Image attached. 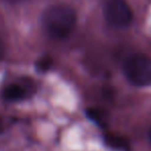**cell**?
Masks as SVG:
<instances>
[{"mask_svg": "<svg viewBox=\"0 0 151 151\" xmlns=\"http://www.w3.org/2000/svg\"><path fill=\"white\" fill-rule=\"evenodd\" d=\"M76 25V14L67 4L48 6L42 14V26L55 39H65L73 32Z\"/></svg>", "mask_w": 151, "mask_h": 151, "instance_id": "1", "label": "cell"}, {"mask_svg": "<svg viewBox=\"0 0 151 151\" xmlns=\"http://www.w3.org/2000/svg\"><path fill=\"white\" fill-rule=\"evenodd\" d=\"M123 72L133 86H148L151 83V59L144 54L133 55L125 61Z\"/></svg>", "mask_w": 151, "mask_h": 151, "instance_id": "2", "label": "cell"}, {"mask_svg": "<svg viewBox=\"0 0 151 151\" xmlns=\"http://www.w3.org/2000/svg\"><path fill=\"white\" fill-rule=\"evenodd\" d=\"M104 16L110 25L115 27H127L133 20V12L125 0H107Z\"/></svg>", "mask_w": 151, "mask_h": 151, "instance_id": "3", "label": "cell"}, {"mask_svg": "<svg viewBox=\"0 0 151 151\" xmlns=\"http://www.w3.org/2000/svg\"><path fill=\"white\" fill-rule=\"evenodd\" d=\"M104 142L110 148L117 151H131V143L125 137L108 133L104 135Z\"/></svg>", "mask_w": 151, "mask_h": 151, "instance_id": "4", "label": "cell"}, {"mask_svg": "<svg viewBox=\"0 0 151 151\" xmlns=\"http://www.w3.org/2000/svg\"><path fill=\"white\" fill-rule=\"evenodd\" d=\"M2 96L7 101H19L26 97V90L20 84L12 83L4 88Z\"/></svg>", "mask_w": 151, "mask_h": 151, "instance_id": "5", "label": "cell"}, {"mask_svg": "<svg viewBox=\"0 0 151 151\" xmlns=\"http://www.w3.org/2000/svg\"><path fill=\"white\" fill-rule=\"evenodd\" d=\"M86 114L91 121H93L99 127H105L107 125L108 115L104 110L99 108H88L86 110Z\"/></svg>", "mask_w": 151, "mask_h": 151, "instance_id": "6", "label": "cell"}, {"mask_svg": "<svg viewBox=\"0 0 151 151\" xmlns=\"http://www.w3.org/2000/svg\"><path fill=\"white\" fill-rule=\"evenodd\" d=\"M52 59L50 57H42L36 63V68L39 70L40 72H45L52 67Z\"/></svg>", "mask_w": 151, "mask_h": 151, "instance_id": "7", "label": "cell"}, {"mask_svg": "<svg viewBox=\"0 0 151 151\" xmlns=\"http://www.w3.org/2000/svg\"><path fill=\"white\" fill-rule=\"evenodd\" d=\"M4 52H5V46H4V43L2 41V39L0 38V60L3 58Z\"/></svg>", "mask_w": 151, "mask_h": 151, "instance_id": "8", "label": "cell"}, {"mask_svg": "<svg viewBox=\"0 0 151 151\" xmlns=\"http://www.w3.org/2000/svg\"><path fill=\"white\" fill-rule=\"evenodd\" d=\"M9 2H20V1H24V0H7Z\"/></svg>", "mask_w": 151, "mask_h": 151, "instance_id": "9", "label": "cell"}, {"mask_svg": "<svg viewBox=\"0 0 151 151\" xmlns=\"http://www.w3.org/2000/svg\"><path fill=\"white\" fill-rule=\"evenodd\" d=\"M150 140H151V132H150Z\"/></svg>", "mask_w": 151, "mask_h": 151, "instance_id": "10", "label": "cell"}]
</instances>
